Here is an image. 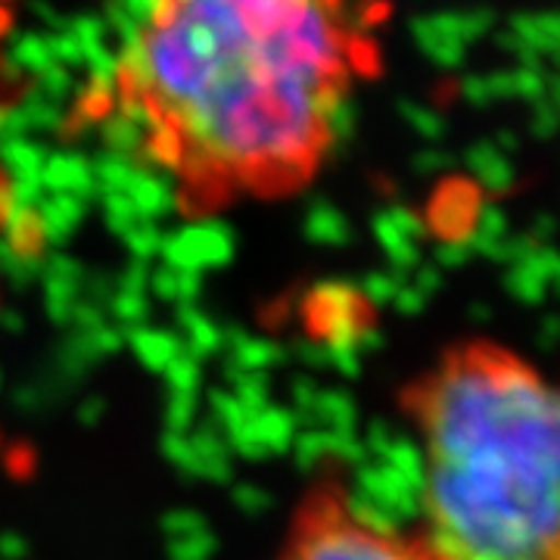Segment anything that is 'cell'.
<instances>
[{
	"mask_svg": "<svg viewBox=\"0 0 560 560\" xmlns=\"http://www.w3.org/2000/svg\"><path fill=\"white\" fill-rule=\"evenodd\" d=\"M377 0H140L81 103L184 219L308 190L381 72Z\"/></svg>",
	"mask_w": 560,
	"mask_h": 560,
	"instance_id": "cell-1",
	"label": "cell"
},
{
	"mask_svg": "<svg viewBox=\"0 0 560 560\" xmlns=\"http://www.w3.org/2000/svg\"><path fill=\"white\" fill-rule=\"evenodd\" d=\"M418 448V526L452 560H560L558 393L492 337L440 349L399 393Z\"/></svg>",
	"mask_w": 560,
	"mask_h": 560,
	"instance_id": "cell-2",
	"label": "cell"
},
{
	"mask_svg": "<svg viewBox=\"0 0 560 560\" xmlns=\"http://www.w3.org/2000/svg\"><path fill=\"white\" fill-rule=\"evenodd\" d=\"M268 560H452L418 523L386 521L342 474L327 470L300 492Z\"/></svg>",
	"mask_w": 560,
	"mask_h": 560,
	"instance_id": "cell-3",
	"label": "cell"
},
{
	"mask_svg": "<svg viewBox=\"0 0 560 560\" xmlns=\"http://www.w3.org/2000/svg\"><path fill=\"white\" fill-rule=\"evenodd\" d=\"M16 3L20 0H0V60H3V44L13 32V20H16Z\"/></svg>",
	"mask_w": 560,
	"mask_h": 560,
	"instance_id": "cell-4",
	"label": "cell"
}]
</instances>
